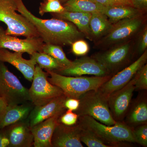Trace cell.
Instances as JSON below:
<instances>
[{
	"label": "cell",
	"mask_w": 147,
	"mask_h": 147,
	"mask_svg": "<svg viewBox=\"0 0 147 147\" xmlns=\"http://www.w3.org/2000/svg\"><path fill=\"white\" fill-rule=\"evenodd\" d=\"M16 11L25 16L36 29L40 37L47 44L64 46L71 45L85 36L74 24L58 18L43 19L34 16L26 7L22 0H15Z\"/></svg>",
	"instance_id": "obj_1"
},
{
	"label": "cell",
	"mask_w": 147,
	"mask_h": 147,
	"mask_svg": "<svg viewBox=\"0 0 147 147\" xmlns=\"http://www.w3.org/2000/svg\"><path fill=\"white\" fill-rule=\"evenodd\" d=\"M46 71L50 76L47 78L50 83L61 89L67 97L78 99L87 92L98 90L112 76H67L54 71Z\"/></svg>",
	"instance_id": "obj_2"
},
{
	"label": "cell",
	"mask_w": 147,
	"mask_h": 147,
	"mask_svg": "<svg viewBox=\"0 0 147 147\" xmlns=\"http://www.w3.org/2000/svg\"><path fill=\"white\" fill-rule=\"evenodd\" d=\"M79 124L82 127L90 129L112 147L125 142L136 143L132 128L121 121L108 125L89 116H79Z\"/></svg>",
	"instance_id": "obj_3"
},
{
	"label": "cell",
	"mask_w": 147,
	"mask_h": 147,
	"mask_svg": "<svg viewBox=\"0 0 147 147\" xmlns=\"http://www.w3.org/2000/svg\"><path fill=\"white\" fill-rule=\"evenodd\" d=\"M16 9L15 0H0V21L7 27L6 33L27 38L40 37L34 26L25 16L16 13Z\"/></svg>",
	"instance_id": "obj_4"
},
{
	"label": "cell",
	"mask_w": 147,
	"mask_h": 147,
	"mask_svg": "<svg viewBox=\"0 0 147 147\" xmlns=\"http://www.w3.org/2000/svg\"><path fill=\"white\" fill-rule=\"evenodd\" d=\"M79 99L80 105L75 111L79 116H90L108 125H113L117 123L110 112L108 98L98 90L87 92Z\"/></svg>",
	"instance_id": "obj_5"
},
{
	"label": "cell",
	"mask_w": 147,
	"mask_h": 147,
	"mask_svg": "<svg viewBox=\"0 0 147 147\" xmlns=\"http://www.w3.org/2000/svg\"><path fill=\"white\" fill-rule=\"evenodd\" d=\"M144 24V19L142 15L118 21L113 24L107 34L98 40L96 45L102 48H109L130 40L141 32Z\"/></svg>",
	"instance_id": "obj_6"
},
{
	"label": "cell",
	"mask_w": 147,
	"mask_h": 147,
	"mask_svg": "<svg viewBox=\"0 0 147 147\" xmlns=\"http://www.w3.org/2000/svg\"><path fill=\"white\" fill-rule=\"evenodd\" d=\"M133 41L119 43L95 54V59L104 67L110 75H114L130 62L133 56Z\"/></svg>",
	"instance_id": "obj_7"
},
{
	"label": "cell",
	"mask_w": 147,
	"mask_h": 147,
	"mask_svg": "<svg viewBox=\"0 0 147 147\" xmlns=\"http://www.w3.org/2000/svg\"><path fill=\"white\" fill-rule=\"evenodd\" d=\"M0 97L9 105H19L30 100L29 90L2 62H0Z\"/></svg>",
	"instance_id": "obj_8"
},
{
	"label": "cell",
	"mask_w": 147,
	"mask_h": 147,
	"mask_svg": "<svg viewBox=\"0 0 147 147\" xmlns=\"http://www.w3.org/2000/svg\"><path fill=\"white\" fill-rule=\"evenodd\" d=\"M47 74L36 65L31 87L29 90L30 101L35 106L44 105L53 98L64 94L61 89L49 82Z\"/></svg>",
	"instance_id": "obj_9"
},
{
	"label": "cell",
	"mask_w": 147,
	"mask_h": 147,
	"mask_svg": "<svg viewBox=\"0 0 147 147\" xmlns=\"http://www.w3.org/2000/svg\"><path fill=\"white\" fill-rule=\"evenodd\" d=\"M147 60L146 50L131 64L112 75L110 79L98 89V90L108 98L110 94L128 84L137 71L144 65Z\"/></svg>",
	"instance_id": "obj_10"
},
{
	"label": "cell",
	"mask_w": 147,
	"mask_h": 147,
	"mask_svg": "<svg viewBox=\"0 0 147 147\" xmlns=\"http://www.w3.org/2000/svg\"><path fill=\"white\" fill-rule=\"evenodd\" d=\"M54 71L67 76L91 75L104 76L110 75L104 67L92 57H82L72 61V63L69 66Z\"/></svg>",
	"instance_id": "obj_11"
},
{
	"label": "cell",
	"mask_w": 147,
	"mask_h": 147,
	"mask_svg": "<svg viewBox=\"0 0 147 147\" xmlns=\"http://www.w3.org/2000/svg\"><path fill=\"white\" fill-rule=\"evenodd\" d=\"M135 91L134 79L108 98V105L113 118L117 122L122 120L129 109Z\"/></svg>",
	"instance_id": "obj_12"
},
{
	"label": "cell",
	"mask_w": 147,
	"mask_h": 147,
	"mask_svg": "<svg viewBox=\"0 0 147 147\" xmlns=\"http://www.w3.org/2000/svg\"><path fill=\"white\" fill-rule=\"evenodd\" d=\"M44 43L40 37L20 39L7 34L5 30L0 26V48L31 55L35 52H42Z\"/></svg>",
	"instance_id": "obj_13"
},
{
	"label": "cell",
	"mask_w": 147,
	"mask_h": 147,
	"mask_svg": "<svg viewBox=\"0 0 147 147\" xmlns=\"http://www.w3.org/2000/svg\"><path fill=\"white\" fill-rule=\"evenodd\" d=\"M64 94L53 98L47 103L36 106L30 113L29 126L31 128L38 124L56 116H61L66 109L65 102L67 98Z\"/></svg>",
	"instance_id": "obj_14"
},
{
	"label": "cell",
	"mask_w": 147,
	"mask_h": 147,
	"mask_svg": "<svg viewBox=\"0 0 147 147\" xmlns=\"http://www.w3.org/2000/svg\"><path fill=\"white\" fill-rule=\"evenodd\" d=\"M82 129L79 124L67 126L59 122L52 137V147H84L80 140Z\"/></svg>",
	"instance_id": "obj_15"
},
{
	"label": "cell",
	"mask_w": 147,
	"mask_h": 147,
	"mask_svg": "<svg viewBox=\"0 0 147 147\" xmlns=\"http://www.w3.org/2000/svg\"><path fill=\"white\" fill-rule=\"evenodd\" d=\"M31 110V107L27 104L9 105L0 97V128L25 119Z\"/></svg>",
	"instance_id": "obj_16"
},
{
	"label": "cell",
	"mask_w": 147,
	"mask_h": 147,
	"mask_svg": "<svg viewBox=\"0 0 147 147\" xmlns=\"http://www.w3.org/2000/svg\"><path fill=\"white\" fill-rule=\"evenodd\" d=\"M23 53L10 52L8 50L0 48V62H7L12 65L30 82H32L35 68L37 64L34 60L24 59Z\"/></svg>",
	"instance_id": "obj_17"
},
{
	"label": "cell",
	"mask_w": 147,
	"mask_h": 147,
	"mask_svg": "<svg viewBox=\"0 0 147 147\" xmlns=\"http://www.w3.org/2000/svg\"><path fill=\"white\" fill-rule=\"evenodd\" d=\"M59 116L47 119L30 128L35 147H52V138Z\"/></svg>",
	"instance_id": "obj_18"
},
{
	"label": "cell",
	"mask_w": 147,
	"mask_h": 147,
	"mask_svg": "<svg viewBox=\"0 0 147 147\" xmlns=\"http://www.w3.org/2000/svg\"><path fill=\"white\" fill-rule=\"evenodd\" d=\"M10 125L6 135L9 146L29 147L33 145V136L29 125L21 121Z\"/></svg>",
	"instance_id": "obj_19"
},
{
	"label": "cell",
	"mask_w": 147,
	"mask_h": 147,
	"mask_svg": "<svg viewBox=\"0 0 147 147\" xmlns=\"http://www.w3.org/2000/svg\"><path fill=\"white\" fill-rule=\"evenodd\" d=\"M144 12L134 7L115 5L105 6L102 13L113 24L123 19L141 16Z\"/></svg>",
	"instance_id": "obj_20"
},
{
	"label": "cell",
	"mask_w": 147,
	"mask_h": 147,
	"mask_svg": "<svg viewBox=\"0 0 147 147\" xmlns=\"http://www.w3.org/2000/svg\"><path fill=\"white\" fill-rule=\"evenodd\" d=\"M91 13L90 22L91 37L92 40L96 41L108 33L113 24L103 13L96 12Z\"/></svg>",
	"instance_id": "obj_21"
},
{
	"label": "cell",
	"mask_w": 147,
	"mask_h": 147,
	"mask_svg": "<svg viewBox=\"0 0 147 147\" xmlns=\"http://www.w3.org/2000/svg\"><path fill=\"white\" fill-rule=\"evenodd\" d=\"M126 121L131 127L147 123L146 99L139 98L135 102L127 117Z\"/></svg>",
	"instance_id": "obj_22"
},
{
	"label": "cell",
	"mask_w": 147,
	"mask_h": 147,
	"mask_svg": "<svg viewBox=\"0 0 147 147\" xmlns=\"http://www.w3.org/2000/svg\"><path fill=\"white\" fill-rule=\"evenodd\" d=\"M63 5L66 11L90 13H102L105 6L90 0H68Z\"/></svg>",
	"instance_id": "obj_23"
},
{
	"label": "cell",
	"mask_w": 147,
	"mask_h": 147,
	"mask_svg": "<svg viewBox=\"0 0 147 147\" xmlns=\"http://www.w3.org/2000/svg\"><path fill=\"white\" fill-rule=\"evenodd\" d=\"M30 55L40 68L46 70L55 71L64 68L63 66L50 55L42 52H36Z\"/></svg>",
	"instance_id": "obj_24"
},
{
	"label": "cell",
	"mask_w": 147,
	"mask_h": 147,
	"mask_svg": "<svg viewBox=\"0 0 147 147\" xmlns=\"http://www.w3.org/2000/svg\"><path fill=\"white\" fill-rule=\"evenodd\" d=\"M42 52L53 57L64 67L70 65L72 61L67 57L62 46L54 44L44 43Z\"/></svg>",
	"instance_id": "obj_25"
},
{
	"label": "cell",
	"mask_w": 147,
	"mask_h": 147,
	"mask_svg": "<svg viewBox=\"0 0 147 147\" xmlns=\"http://www.w3.org/2000/svg\"><path fill=\"white\" fill-rule=\"evenodd\" d=\"M80 140L82 143H84L88 147H112L101 140L90 129L82 127L80 135Z\"/></svg>",
	"instance_id": "obj_26"
},
{
	"label": "cell",
	"mask_w": 147,
	"mask_h": 147,
	"mask_svg": "<svg viewBox=\"0 0 147 147\" xmlns=\"http://www.w3.org/2000/svg\"><path fill=\"white\" fill-rule=\"evenodd\" d=\"M65 11L62 4L59 0L46 1L40 3L39 13L43 16L45 13H59Z\"/></svg>",
	"instance_id": "obj_27"
},
{
	"label": "cell",
	"mask_w": 147,
	"mask_h": 147,
	"mask_svg": "<svg viewBox=\"0 0 147 147\" xmlns=\"http://www.w3.org/2000/svg\"><path fill=\"white\" fill-rule=\"evenodd\" d=\"M133 79L135 91L147 90V64H145L137 71Z\"/></svg>",
	"instance_id": "obj_28"
},
{
	"label": "cell",
	"mask_w": 147,
	"mask_h": 147,
	"mask_svg": "<svg viewBox=\"0 0 147 147\" xmlns=\"http://www.w3.org/2000/svg\"><path fill=\"white\" fill-rule=\"evenodd\" d=\"M92 13H85L81 16L76 24V26L80 32L84 34L88 39L92 40L90 32V22Z\"/></svg>",
	"instance_id": "obj_29"
},
{
	"label": "cell",
	"mask_w": 147,
	"mask_h": 147,
	"mask_svg": "<svg viewBox=\"0 0 147 147\" xmlns=\"http://www.w3.org/2000/svg\"><path fill=\"white\" fill-rule=\"evenodd\" d=\"M133 129V134L136 143L142 146H147V123L137 126Z\"/></svg>",
	"instance_id": "obj_30"
},
{
	"label": "cell",
	"mask_w": 147,
	"mask_h": 147,
	"mask_svg": "<svg viewBox=\"0 0 147 147\" xmlns=\"http://www.w3.org/2000/svg\"><path fill=\"white\" fill-rule=\"evenodd\" d=\"M71 45V51L76 56H85L90 51L89 45L86 41L83 39L76 40Z\"/></svg>",
	"instance_id": "obj_31"
},
{
	"label": "cell",
	"mask_w": 147,
	"mask_h": 147,
	"mask_svg": "<svg viewBox=\"0 0 147 147\" xmlns=\"http://www.w3.org/2000/svg\"><path fill=\"white\" fill-rule=\"evenodd\" d=\"M61 116L59 118V122L67 126H72L76 125L79 117L75 112L69 110Z\"/></svg>",
	"instance_id": "obj_32"
},
{
	"label": "cell",
	"mask_w": 147,
	"mask_h": 147,
	"mask_svg": "<svg viewBox=\"0 0 147 147\" xmlns=\"http://www.w3.org/2000/svg\"><path fill=\"white\" fill-rule=\"evenodd\" d=\"M140 35L137 44V51L140 56L142 55L147 48V28L146 26L143 28L140 32Z\"/></svg>",
	"instance_id": "obj_33"
},
{
	"label": "cell",
	"mask_w": 147,
	"mask_h": 147,
	"mask_svg": "<svg viewBox=\"0 0 147 147\" xmlns=\"http://www.w3.org/2000/svg\"><path fill=\"white\" fill-rule=\"evenodd\" d=\"M79 99L73 98H67L65 102V106L67 110L75 111L78 110L80 105Z\"/></svg>",
	"instance_id": "obj_34"
},
{
	"label": "cell",
	"mask_w": 147,
	"mask_h": 147,
	"mask_svg": "<svg viewBox=\"0 0 147 147\" xmlns=\"http://www.w3.org/2000/svg\"><path fill=\"white\" fill-rule=\"evenodd\" d=\"M133 7L135 8L145 11L147 8V0H131Z\"/></svg>",
	"instance_id": "obj_35"
},
{
	"label": "cell",
	"mask_w": 147,
	"mask_h": 147,
	"mask_svg": "<svg viewBox=\"0 0 147 147\" xmlns=\"http://www.w3.org/2000/svg\"><path fill=\"white\" fill-rule=\"evenodd\" d=\"M90 1H92L94 2L100 4L105 6L118 5L114 0H90Z\"/></svg>",
	"instance_id": "obj_36"
},
{
	"label": "cell",
	"mask_w": 147,
	"mask_h": 147,
	"mask_svg": "<svg viewBox=\"0 0 147 147\" xmlns=\"http://www.w3.org/2000/svg\"><path fill=\"white\" fill-rule=\"evenodd\" d=\"M9 141L6 135L0 134V147L9 146Z\"/></svg>",
	"instance_id": "obj_37"
},
{
	"label": "cell",
	"mask_w": 147,
	"mask_h": 147,
	"mask_svg": "<svg viewBox=\"0 0 147 147\" xmlns=\"http://www.w3.org/2000/svg\"><path fill=\"white\" fill-rule=\"evenodd\" d=\"M118 5L133 7L131 0H114Z\"/></svg>",
	"instance_id": "obj_38"
},
{
	"label": "cell",
	"mask_w": 147,
	"mask_h": 147,
	"mask_svg": "<svg viewBox=\"0 0 147 147\" xmlns=\"http://www.w3.org/2000/svg\"><path fill=\"white\" fill-rule=\"evenodd\" d=\"M61 2V3L62 4L64 3H65L68 0H59Z\"/></svg>",
	"instance_id": "obj_39"
},
{
	"label": "cell",
	"mask_w": 147,
	"mask_h": 147,
	"mask_svg": "<svg viewBox=\"0 0 147 147\" xmlns=\"http://www.w3.org/2000/svg\"><path fill=\"white\" fill-rule=\"evenodd\" d=\"M52 1V0H43V1Z\"/></svg>",
	"instance_id": "obj_40"
}]
</instances>
